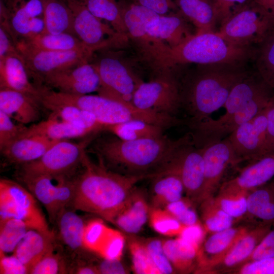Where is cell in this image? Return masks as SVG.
<instances>
[{"label":"cell","instance_id":"1","mask_svg":"<svg viewBox=\"0 0 274 274\" xmlns=\"http://www.w3.org/2000/svg\"><path fill=\"white\" fill-rule=\"evenodd\" d=\"M192 140L190 133L175 140L164 134L130 141L113 135L97 139L93 150L99 160L112 170L126 176L152 179L181 146Z\"/></svg>","mask_w":274,"mask_h":274},{"label":"cell","instance_id":"2","mask_svg":"<svg viewBox=\"0 0 274 274\" xmlns=\"http://www.w3.org/2000/svg\"><path fill=\"white\" fill-rule=\"evenodd\" d=\"M143 176H129L107 167L99 160L93 162L85 153L75 181V192L70 207L96 215L110 222L124 206Z\"/></svg>","mask_w":274,"mask_h":274},{"label":"cell","instance_id":"3","mask_svg":"<svg viewBox=\"0 0 274 274\" xmlns=\"http://www.w3.org/2000/svg\"><path fill=\"white\" fill-rule=\"evenodd\" d=\"M250 72L244 65H198L180 79L181 107L187 124L198 122L223 107L231 89Z\"/></svg>","mask_w":274,"mask_h":274},{"label":"cell","instance_id":"4","mask_svg":"<svg viewBox=\"0 0 274 274\" xmlns=\"http://www.w3.org/2000/svg\"><path fill=\"white\" fill-rule=\"evenodd\" d=\"M255 51L251 47L231 44L216 32L195 34L169 49L162 64L161 74H177L178 67L187 63L244 65L249 59L254 58Z\"/></svg>","mask_w":274,"mask_h":274},{"label":"cell","instance_id":"5","mask_svg":"<svg viewBox=\"0 0 274 274\" xmlns=\"http://www.w3.org/2000/svg\"><path fill=\"white\" fill-rule=\"evenodd\" d=\"M274 28V18L252 0L236 10L216 33L227 42L241 47L260 43Z\"/></svg>","mask_w":274,"mask_h":274},{"label":"cell","instance_id":"6","mask_svg":"<svg viewBox=\"0 0 274 274\" xmlns=\"http://www.w3.org/2000/svg\"><path fill=\"white\" fill-rule=\"evenodd\" d=\"M122 15L130 39L139 53L155 72L161 73L163 61L170 48L151 36L148 32V24L159 15L152 10L132 2H121Z\"/></svg>","mask_w":274,"mask_h":274},{"label":"cell","instance_id":"7","mask_svg":"<svg viewBox=\"0 0 274 274\" xmlns=\"http://www.w3.org/2000/svg\"><path fill=\"white\" fill-rule=\"evenodd\" d=\"M78 172L60 175H17V179L44 206L50 222L54 224L59 214L71 205Z\"/></svg>","mask_w":274,"mask_h":274},{"label":"cell","instance_id":"8","mask_svg":"<svg viewBox=\"0 0 274 274\" xmlns=\"http://www.w3.org/2000/svg\"><path fill=\"white\" fill-rule=\"evenodd\" d=\"M273 94L262 96L234 113L224 114L216 119L209 117L188 125L194 145L201 148L225 139L239 126L264 110Z\"/></svg>","mask_w":274,"mask_h":274},{"label":"cell","instance_id":"9","mask_svg":"<svg viewBox=\"0 0 274 274\" xmlns=\"http://www.w3.org/2000/svg\"><path fill=\"white\" fill-rule=\"evenodd\" d=\"M91 138L80 143L60 140L51 147L40 158L19 166L17 175H70L80 169L86 148Z\"/></svg>","mask_w":274,"mask_h":274},{"label":"cell","instance_id":"10","mask_svg":"<svg viewBox=\"0 0 274 274\" xmlns=\"http://www.w3.org/2000/svg\"><path fill=\"white\" fill-rule=\"evenodd\" d=\"M14 218L30 228L51 232L38 200L23 185L13 180H0V220Z\"/></svg>","mask_w":274,"mask_h":274},{"label":"cell","instance_id":"11","mask_svg":"<svg viewBox=\"0 0 274 274\" xmlns=\"http://www.w3.org/2000/svg\"><path fill=\"white\" fill-rule=\"evenodd\" d=\"M131 102L143 110L176 116L181 109L178 76L160 74L148 82L142 81L135 90Z\"/></svg>","mask_w":274,"mask_h":274},{"label":"cell","instance_id":"12","mask_svg":"<svg viewBox=\"0 0 274 274\" xmlns=\"http://www.w3.org/2000/svg\"><path fill=\"white\" fill-rule=\"evenodd\" d=\"M23 59L30 78L35 85L43 86L46 77L82 63L90 62L96 51L83 48L65 51H49L17 47Z\"/></svg>","mask_w":274,"mask_h":274},{"label":"cell","instance_id":"13","mask_svg":"<svg viewBox=\"0 0 274 274\" xmlns=\"http://www.w3.org/2000/svg\"><path fill=\"white\" fill-rule=\"evenodd\" d=\"M73 15L75 35L86 47L95 51L117 45V38H127L94 15L81 0H66Z\"/></svg>","mask_w":274,"mask_h":274},{"label":"cell","instance_id":"14","mask_svg":"<svg viewBox=\"0 0 274 274\" xmlns=\"http://www.w3.org/2000/svg\"><path fill=\"white\" fill-rule=\"evenodd\" d=\"M76 211L71 207L66 208L53 224L56 244L69 263L70 273L76 265L88 261V252L90 251L84 242L86 223Z\"/></svg>","mask_w":274,"mask_h":274},{"label":"cell","instance_id":"15","mask_svg":"<svg viewBox=\"0 0 274 274\" xmlns=\"http://www.w3.org/2000/svg\"><path fill=\"white\" fill-rule=\"evenodd\" d=\"M94 63L101 80L98 94L132 102L133 93L143 81L112 54H105Z\"/></svg>","mask_w":274,"mask_h":274},{"label":"cell","instance_id":"16","mask_svg":"<svg viewBox=\"0 0 274 274\" xmlns=\"http://www.w3.org/2000/svg\"><path fill=\"white\" fill-rule=\"evenodd\" d=\"M202 148L196 147L193 141L181 146L160 172L165 170L179 173L186 197L199 204L202 193L204 165Z\"/></svg>","mask_w":274,"mask_h":274},{"label":"cell","instance_id":"17","mask_svg":"<svg viewBox=\"0 0 274 274\" xmlns=\"http://www.w3.org/2000/svg\"><path fill=\"white\" fill-rule=\"evenodd\" d=\"M266 127V108L226 138L233 150L236 164L245 160L253 161L263 156Z\"/></svg>","mask_w":274,"mask_h":274},{"label":"cell","instance_id":"18","mask_svg":"<svg viewBox=\"0 0 274 274\" xmlns=\"http://www.w3.org/2000/svg\"><path fill=\"white\" fill-rule=\"evenodd\" d=\"M43 84L57 91L77 95L98 92L101 87L96 67L90 62L49 75Z\"/></svg>","mask_w":274,"mask_h":274},{"label":"cell","instance_id":"19","mask_svg":"<svg viewBox=\"0 0 274 274\" xmlns=\"http://www.w3.org/2000/svg\"><path fill=\"white\" fill-rule=\"evenodd\" d=\"M202 148L204 179L199 203L214 196L221 185V181L228 167L236 164L233 150L226 138Z\"/></svg>","mask_w":274,"mask_h":274},{"label":"cell","instance_id":"20","mask_svg":"<svg viewBox=\"0 0 274 274\" xmlns=\"http://www.w3.org/2000/svg\"><path fill=\"white\" fill-rule=\"evenodd\" d=\"M251 227L232 226L205 237L199 249L198 265L194 273H202L206 269L220 260Z\"/></svg>","mask_w":274,"mask_h":274},{"label":"cell","instance_id":"21","mask_svg":"<svg viewBox=\"0 0 274 274\" xmlns=\"http://www.w3.org/2000/svg\"><path fill=\"white\" fill-rule=\"evenodd\" d=\"M273 226L271 225L252 226L225 256L203 270L202 274L229 273L243 265Z\"/></svg>","mask_w":274,"mask_h":274},{"label":"cell","instance_id":"22","mask_svg":"<svg viewBox=\"0 0 274 274\" xmlns=\"http://www.w3.org/2000/svg\"><path fill=\"white\" fill-rule=\"evenodd\" d=\"M273 178L274 152L252 161L235 177L222 183L219 190L248 192Z\"/></svg>","mask_w":274,"mask_h":274},{"label":"cell","instance_id":"23","mask_svg":"<svg viewBox=\"0 0 274 274\" xmlns=\"http://www.w3.org/2000/svg\"><path fill=\"white\" fill-rule=\"evenodd\" d=\"M42 107L40 100L16 90L0 88V111L14 121L26 125L41 118Z\"/></svg>","mask_w":274,"mask_h":274},{"label":"cell","instance_id":"24","mask_svg":"<svg viewBox=\"0 0 274 274\" xmlns=\"http://www.w3.org/2000/svg\"><path fill=\"white\" fill-rule=\"evenodd\" d=\"M190 23L179 11L159 15L147 26L148 33L169 48L177 46L195 35Z\"/></svg>","mask_w":274,"mask_h":274},{"label":"cell","instance_id":"25","mask_svg":"<svg viewBox=\"0 0 274 274\" xmlns=\"http://www.w3.org/2000/svg\"><path fill=\"white\" fill-rule=\"evenodd\" d=\"M30 79L20 53L0 59V88L23 92L40 100L41 89Z\"/></svg>","mask_w":274,"mask_h":274},{"label":"cell","instance_id":"26","mask_svg":"<svg viewBox=\"0 0 274 274\" xmlns=\"http://www.w3.org/2000/svg\"><path fill=\"white\" fill-rule=\"evenodd\" d=\"M58 141L39 135H23L1 152L9 163L19 166L39 159Z\"/></svg>","mask_w":274,"mask_h":274},{"label":"cell","instance_id":"27","mask_svg":"<svg viewBox=\"0 0 274 274\" xmlns=\"http://www.w3.org/2000/svg\"><path fill=\"white\" fill-rule=\"evenodd\" d=\"M247 212L243 219L252 226H274V180L248 191Z\"/></svg>","mask_w":274,"mask_h":274},{"label":"cell","instance_id":"28","mask_svg":"<svg viewBox=\"0 0 274 274\" xmlns=\"http://www.w3.org/2000/svg\"><path fill=\"white\" fill-rule=\"evenodd\" d=\"M143 194L136 188L110 222L127 233L139 232L149 219L151 208Z\"/></svg>","mask_w":274,"mask_h":274},{"label":"cell","instance_id":"29","mask_svg":"<svg viewBox=\"0 0 274 274\" xmlns=\"http://www.w3.org/2000/svg\"><path fill=\"white\" fill-rule=\"evenodd\" d=\"M54 232L29 229L18 244L13 254L28 269L55 246Z\"/></svg>","mask_w":274,"mask_h":274},{"label":"cell","instance_id":"30","mask_svg":"<svg viewBox=\"0 0 274 274\" xmlns=\"http://www.w3.org/2000/svg\"><path fill=\"white\" fill-rule=\"evenodd\" d=\"M179 12L194 27L196 35L216 32L213 0H174Z\"/></svg>","mask_w":274,"mask_h":274},{"label":"cell","instance_id":"31","mask_svg":"<svg viewBox=\"0 0 274 274\" xmlns=\"http://www.w3.org/2000/svg\"><path fill=\"white\" fill-rule=\"evenodd\" d=\"M151 186L152 208H164L168 204L181 199L185 188L178 173L165 170L156 174Z\"/></svg>","mask_w":274,"mask_h":274},{"label":"cell","instance_id":"32","mask_svg":"<svg viewBox=\"0 0 274 274\" xmlns=\"http://www.w3.org/2000/svg\"><path fill=\"white\" fill-rule=\"evenodd\" d=\"M163 248L177 273H194L199 248L180 236L163 241Z\"/></svg>","mask_w":274,"mask_h":274},{"label":"cell","instance_id":"33","mask_svg":"<svg viewBox=\"0 0 274 274\" xmlns=\"http://www.w3.org/2000/svg\"><path fill=\"white\" fill-rule=\"evenodd\" d=\"M93 133L50 115L45 120L35 123L22 135H39L56 141L85 137Z\"/></svg>","mask_w":274,"mask_h":274},{"label":"cell","instance_id":"34","mask_svg":"<svg viewBox=\"0 0 274 274\" xmlns=\"http://www.w3.org/2000/svg\"><path fill=\"white\" fill-rule=\"evenodd\" d=\"M16 45V47L49 51H65L88 48L73 34L47 32L28 39L19 40Z\"/></svg>","mask_w":274,"mask_h":274},{"label":"cell","instance_id":"35","mask_svg":"<svg viewBox=\"0 0 274 274\" xmlns=\"http://www.w3.org/2000/svg\"><path fill=\"white\" fill-rule=\"evenodd\" d=\"M42 106L50 112L51 115L93 134L105 130L106 126L94 115L76 106L55 104H44Z\"/></svg>","mask_w":274,"mask_h":274},{"label":"cell","instance_id":"36","mask_svg":"<svg viewBox=\"0 0 274 274\" xmlns=\"http://www.w3.org/2000/svg\"><path fill=\"white\" fill-rule=\"evenodd\" d=\"M46 31L75 35L72 11L66 0H43Z\"/></svg>","mask_w":274,"mask_h":274},{"label":"cell","instance_id":"37","mask_svg":"<svg viewBox=\"0 0 274 274\" xmlns=\"http://www.w3.org/2000/svg\"><path fill=\"white\" fill-rule=\"evenodd\" d=\"M165 128L142 120H131L108 125L105 130L123 140L157 138L164 135Z\"/></svg>","mask_w":274,"mask_h":274},{"label":"cell","instance_id":"38","mask_svg":"<svg viewBox=\"0 0 274 274\" xmlns=\"http://www.w3.org/2000/svg\"><path fill=\"white\" fill-rule=\"evenodd\" d=\"M98 18L107 22L118 33L127 37L121 2L117 0H81Z\"/></svg>","mask_w":274,"mask_h":274},{"label":"cell","instance_id":"39","mask_svg":"<svg viewBox=\"0 0 274 274\" xmlns=\"http://www.w3.org/2000/svg\"><path fill=\"white\" fill-rule=\"evenodd\" d=\"M214 196L202 200L199 204L200 221L206 234L228 228L236 222L218 206Z\"/></svg>","mask_w":274,"mask_h":274},{"label":"cell","instance_id":"40","mask_svg":"<svg viewBox=\"0 0 274 274\" xmlns=\"http://www.w3.org/2000/svg\"><path fill=\"white\" fill-rule=\"evenodd\" d=\"M257 46L254 57L257 73L274 92V28Z\"/></svg>","mask_w":274,"mask_h":274},{"label":"cell","instance_id":"41","mask_svg":"<svg viewBox=\"0 0 274 274\" xmlns=\"http://www.w3.org/2000/svg\"><path fill=\"white\" fill-rule=\"evenodd\" d=\"M29 229L20 219L10 218L0 220V255L13 253Z\"/></svg>","mask_w":274,"mask_h":274},{"label":"cell","instance_id":"42","mask_svg":"<svg viewBox=\"0 0 274 274\" xmlns=\"http://www.w3.org/2000/svg\"><path fill=\"white\" fill-rule=\"evenodd\" d=\"M148 220L154 231L169 237L180 236L186 226L163 208L151 207Z\"/></svg>","mask_w":274,"mask_h":274},{"label":"cell","instance_id":"43","mask_svg":"<svg viewBox=\"0 0 274 274\" xmlns=\"http://www.w3.org/2000/svg\"><path fill=\"white\" fill-rule=\"evenodd\" d=\"M248 192L219 191L214 199L218 206L236 222L243 220L247 212Z\"/></svg>","mask_w":274,"mask_h":274},{"label":"cell","instance_id":"44","mask_svg":"<svg viewBox=\"0 0 274 274\" xmlns=\"http://www.w3.org/2000/svg\"><path fill=\"white\" fill-rule=\"evenodd\" d=\"M70 264L67 259L55 244V247L52 250L44 255L30 268L29 273H70Z\"/></svg>","mask_w":274,"mask_h":274},{"label":"cell","instance_id":"45","mask_svg":"<svg viewBox=\"0 0 274 274\" xmlns=\"http://www.w3.org/2000/svg\"><path fill=\"white\" fill-rule=\"evenodd\" d=\"M131 257L132 269L137 274H160L154 266L145 243L131 238L128 242Z\"/></svg>","mask_w":274,"mask_h":274},{"label":"cell","instance_id":"46","mask_svg":"<svg viewBox=\"0 0 274 274\" xmlns=\"http://www.w3.org/2000/svg\"><path fill=\"white\" fill-rule=\"evenodd\" d=\"M195 204L188 197H182L168 204L163 209L186 226L201 224L194 208Z\"/></svg>","mask_w":274,"mask_h":274},{"label":"cell","instance_id":"47","mask_svg":"<svg viewBox=\"0 0 274 274\" xmlns=\"http://www.w3.org/2000/svg\"><path fill=\"white\" fill-rule=\"evenodd\" d=\"M125 244L124 235L118 230L109 228L97 254L105 259L121 260Z\"/></svg>","mask_w":274,"mask_h":274},{"label":"cell","instance_id":"48","mask_svg":"<svg viewBox=\"0 0 274 274\" xmlns=\"http://www.w3.org/2000/svg\"><path fill=\"white\" fill-rule=\"evenodd\" d=\"M144 243L152 261L160 274L177 273L165 254L163 241L153 238Z\"/></svg>","mask_w":274,"mask_h":274},{"label":"cell","instance_id":"49","mask_svg":"<svg viewBox=\"0 0 274 274\" xmlns=\"http://www.w3.org/2000/svg\"><path fill=\"white\" fill-rule=\"evenodd\" d=\"M104 222L96 219L86 223L84 242L89 251L97 253L109 229Z\"/></svg>","mask_w":274,"mask_h":274},{"label":"cell","instance_id":"50","mask_svg":"<svg viewBox=\"0 0 274 274\" xmlns=\"http://www.w3.org/2000/svg\"><path fill=\"white\" fill-rule=\"evenodd\" d=\"M14 121L0 111V150L21 136L27 128L25 125L16 124Z\"/></svg>","mask_w":274,"mask_h":274},{"label":"cell","instance_id":"51","mask_svg":"<svg viewBox=\"0 0 274 274\" xmlns=\"http://www.w3.org/2000/svg\"><path fill=\"white\" fill-rule=\"evenodd\" d=\"M229 273L274 274V257L247 262Z\"/></svg>","mask_w":274,"mask_h":274},{"label":"cell","instance_id":"52","mask_svg":"<svg viewBox=\"0 0 274 274\" xmlns=\"http://www.w3.org/2000/svg\"><path fill=\"white\" fill-rule=\"evenodd\" d=\"M217 24L220 26L236 10L248 3L249 0H213Z\"/></svg>","mask_w":274,"mask_h":274},{"label":"cell","instance_id":"53","mask_svg":"<svg viewBox=\"0 0 274 274\" xmlns=\"http://www.w3.org/2000/svg\"><path fill=\"white\" fill-rule=\"evenodd\" d=\"M272 257H274V228L263 237L243 264Z\"/></svg>","mask_w":274,"mask_h":274},{"label":"cell","instance_id":"54","mask_svg":"<svg viewBox=\"0 0 274 274\" xmlns=\"http://www.w3.org/2000/svg\"><path fill=\"white\" fill-rule=\"evenodd\" d=\"M0 273L4 274H26L29 270L14 254L1 255Z\"/></svg>","mask_w":274,"mask_h":274},{"label":"cell","instance_id":"55","mask_svg":"<svg viewBox=\"0 0 274 274\" xmlns=\"http://www.w3.org/2000/svg\"><path fill=\"white\" fill-rule=\"evenodd\" d=\"M267 127L263 156L274 152V94L266 107Z\"/></svg>","mask_w":274,"mask_h":274},{"label":"cell","instance_id":"56","mask_svg":"<svg viewBox=\"0 0 274 274\" xmlns=\"http://www.w3.org/2000/svg\"><path fill=\"white\" fill-rule=\"evenodd\" d=\"M131 1V2L146 7L159 15L167 14L171 10L177 9L174 0Z\"/></svg>","mask_w":274,"mask_h":274},{"label":"cell","instance_id":"57","mask_svg":"<svg viewBox=\"0 0 274 274\" xmlns=\"http://www.w3.org/2000/svg\"><path fill=\"white\" fill-rule=\"evenodd\" d=\"M101 258L102 259L95 264L99 273L125 274L129 273L127 268L121 262V260Z\"/></svg>","mask_w":274,"mask_h":274},{"label":"cell","instance_id":"58","mask_svg":"<svg viewBox=\"0 0 274 274\" xmlns=\"http://www.w3.org/2000/svg\"><path fill=\"white\" fill-rule=\"evenodd\" d=\"M206 233L202 224L186 226L180 237L200 248Z\"/></svg>","mask_w":274,"mask_h":274},{"label":"cell","instance_id":"59","mask_svg":"<svg viewBox=\"0 0 274 274\" xmlns=\"http://www.w3.org/2000/svg\"><path fill=\"white\" fill-rule=\"evenodd\" d=\"M19 54L20 52L11 35L0 26V59L10 55Z\"/></svg>","mask_w":274,"mask_h":274},{"label":"cell","instance_id":"60","mask_svg":"<svg viewBox=\"0 0 274 274\" xmlns=\"http://www.w3.org/2000/svg\"><path fill=\"white\" fill-rule=\"evenodd\" d=\"M71 273L97 274L99 272L95 264L85 261L77 265L73 269Z\"/></svg>","mask_w":274,"mask_h":274},{"label":"cell","instance_id":"61","mask_svg":"<svg viewBox=\"0 0 274 274\" xmlns=\"http://www.w3.org/2000/svg\"><path fill=\"white\" fill-rule=\"evenodd\" d=\"M256 4L274 18V0H252Z\"/></svg>","mask_w":274,"mask_h":274},{"label":"cell","instance_id":"62","mask_svg":"<svg viewBox=\"0 0 274 274\" xmlns=\"http://www.w3.org/2000/svg\"><path fill=\"white\" fill-rule=\"evenodd\" d=\"M273 180H274V179H273Z\"/></svg>","mask_w":274,"mask_h":274}]
</instances>
